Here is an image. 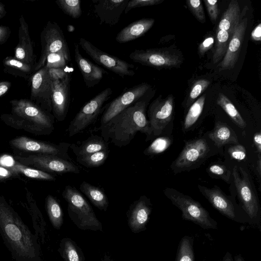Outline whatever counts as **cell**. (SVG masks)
Wrapping results in <instances>:
<instances>
[{
  "mask_svg": "<svg viewBox=\"0 0 261 261\" xmlns=\"http://www.w3.org/2000/svg\"><path fill=\"white\" fill-rule=\"evenodd\" d=\"M0 233L5 245L16 261H40L36 237L1 197Z\"/></svg>",
  "mask_w": 261,
  "mask_h": 261,
  "instance_id": "cell-1",
  "label": "cell"
},
{
  "mask_svg": "<svg viewBox=\"0 0 261 261\" xmlns=\"http://www.w3.org/2000/svg\"><path fill=\"white\" fill-rule=\"evenodd\" d=\"M145 95L100 126L101 137L105 141H110L120 147L128 145L138 132L146 135V140L152 137L146 115L147 101Z\"/></svg>",
  "mask_w": 261,
  "mask_h": 261,
  "instance_id": "cell-2",
  "label": "cell"
},
{
  "mask_svg": "<svg viewBox=\"0 0 261 261\" xmlns=\"http://www.w3.org/2000/svg\"><path fill=\"white\" fill-rule=\"evenodd\" d=\"M11 114L2 115L8 125L23 128L37 134H49L54 130V119L32 101L26 99L10 101Z\"/></svg>",
  "mask_w": 261,
  "mask_h": 261,
  "instance_id": "cell-3",
  "label": "cell"
},
{
  "mask_svg": "<svg viewBox=\"0 0 261 261\" xmlns=\"http://www.w3.org/2000/svg\"><path fill=\"white\" fill-rule=\"evenodd\" d=\"M62 196L67 203L69 217L79 228L101 230L102 225L84 196L74 187L66 186Z\"/></svg>",
  "mask_w": 261,
  "mask_h": 261,
  "instance_id": "cell-4",
  "label": "cell"
},
{
  "mask_svg": "<svg viewBox=\"0 0 261 261\" xmlns=\"http://www.w3.org/2000/svg\"><path fill=\"white\" fill-rule=\"evenodd\" d=\"M217 148H218L211 140L205 138L187 141L182 150L171 164V169L176 174L196 168L208 158L217 153Z\"/></svg>",
  "mask_w": 261,
  "mask_h": 261,
  "instance_id": "cell-5",
  "label": "cell"
},
{
  "mask_svg": "<svg viewBox=\"0 0 261 261\" xmlns=\"http://www.w3.org/2000/svg\"><path fill=\"white\" fill-rule=\"evenodd\" d=\"M165 195L182 212V218L204 229H217V223L201 204L191 197L172 188H166Z\"/></svg>",
  "mask_w": 261,
  "mask_h": 261,
  "instance_id": "cell-6",
  "label": "cell"
},
{
  "mask_svg": "<svg viewBox=\"0 0 261 261\" xmlns=\"http://www.w3.org/2000/svg\"><path fill=\"white\" fill-rule=\"evenodd\" d=\"M112 93L111 88H107L81 108L69 123L67 132L70 137L84 130L96 120L105 109L103 105L110 98Z\"/></svg>",
  "mask_w": 261,
  "mask_h": 261,
  "instance_id": "cell-7",
  "label": "cell"
},
{
  "mask_svg": "<svg viewBox=\"0 0 261 261\" xmlns=\"http://www.w3.org/2000/svg\"><path fill=\"white\" fill-rule=\"evenodd\" d=\"M41 55L34 70L45 66L47 57L50 54L62 52L69 62L71 61L69 48L64 33L55 22L48 21L41 33Z\"/></svg>",
  "mask_w": 261,
  "mask_h": 261,
  "instance_id": "cell-8",
  "label": "cell"
},
{
  "mask_svg": "<svg viewBox=\"0 0 261 261\" xmlns=\"http://www.w3.org/2000/svg\"><path fill=\"white\" fill-rule=\"evenodd\" d=\"M79 45L95 63L121 77L124 78L126 76L135 75L134 65L102 51L86 39L81 38Z\"/></svg>",
  "mask_w": 261,
  "mask_h": 261,
  "instance_id": "cell-9",
  "label": "cell"
},
{
  "mask_svg": "<svg viewBox=\"0 0 261 261\" xmlns=\"http://www.w3.org/2000/svg\"><path fill=\"white\" fill-rule=\"evenodd\" d=\"M15 158L22 165L31 166L46 172L47 171L58 174H78L80 172L78 167L72 161L56 156L35 154L27 156H16Z\"/></svg>",
  "mask_w": 261,
  "mask_h": 261,
  "instance_id": "cell-10",
  "label": "cell"
},
{
  "mask_svg": "<svg viewBox=\"0 0 261 261\" xmlns=\"http://www.w3.org/2000/svg\"><path fill=\"white\" fill-rule=\"evenodd\" d=\"M150 89V85L142 83L124 89L118 96L105 106L101 118V125H105L123 110L139 100L147 93Z\"/></svg>",
  "mask_w": 261,
  "mask_h": 261,
  "instance_id": "cell-11",
  "label": "cell"
},
{
  "mask_svg": "<svg viewBox=\"0 0 261 261\" xmlns=\"http://www.w3.org/2000/svg\"><path fill=\"white\" fill-rule=\"evenodd\" d=\"M232 175L243 208L251 218L256 217L259 211V202L248 174L242 167L235 166Z\"/></svg>",
  "mask_w": 261,
  "mask_h": 261,
  "instance_id": "cell-12",
  "label": "cell"
},
{
  "mask_svg": "<svg viewBox=\"0 0 261 261\" xmlns=\"http://www.w3.org/2000/svg\"><path fill=\"white\" fill-rule=\"evenodd\" d=\"M10 144L14 148L20 150L36 153L37 154L56 156L72 161L68 152L70 144L67 142L55 144L21 136L11 140Z\"/></svg>",
  "mask_w": 261,
  "mask_h": 261,
  "instance_id": "cell-13",
  "label": "cell"
},
{
  "mask_svg": "<svg viewBox=\"0 0 261 261\" xmlns=\"http://www.w3.org/2000/svg\"><path fill=\"white\" fill-rule=\"evenodd\" d=\"M173 111V97L161 96L154 99L149 105L148 115L153 136L160 135L171 120Z\"/></svg>",
  "mask_w": 261,
  "mask_h": 261,
  "instance_id": "cell-14",
  "label": "cell"
},
{
  "mask_svg": "<svg viewBox=\"0 0 261 261\" xmlns=\"http://www.w3.org/2000/svg\"><path fill=\"white\" fill-rule=\"evenodd\" d=\"M51 86L52 81L45 66L32 77L30 100L49 113L52 112Z\"/></svg>",
  "mask_w": 261,
  "mask_h": 261,
  "instance_id": "cell-15",
  "label": "cell"
},
{
  "mask_svg": "<svg viewBox=\"0 0 261 261\" xmlns=\"http://www.w3.org/2000/svg\"><path fill=\"white\" fill-rule=\"evenodd\" d=\"M129 58L135 63L157 68L175 67L181 63L178 56L158 48L136 49Z\"/></svg>",
  "mask_w": 261,
  "mask_h": 261,
  "instance_id": "cell-16",
  "label": "cell"
},
{
  "mask_svg": "<svg viewBox=\"0 0 261 261\" xmlns=\"http://www.w3.org/2000/svg\"><path fill=\"white\" fill-rule=\"evenodd\" d=\"M71 73L61 80L52 81L51 106L54 117L59 121L65 120L70 100Z\"/></svg>",
  "mask_w": 261,
  "mask_h": 261,
  "instance_id": "cell-17",
  "label": "cell"
},
{
  "mask_svg": "<svg viewBox=\"0 0 261 261\" xmlns=\"http://www.w3.org/2000/svg\"><path fill=\"white\" fill-rule=\"evenodd\" d=\"M129 0H93L94 12L102 23L116 24Z\"/></svg>",
  "mask_w": 261,
  "mask_h": 261,
  "instance_id": "cell-18",
  "label": "cell"
},
{
  "mask_svg": "<svg viewBox=\"0 0 261 261\" xmlns=\"http://www.w3.org/2000/svg\"><path fill=\"white\" fill-rule=\"evenodd\" d=\"M151 212L150 200L145 196L132 203L127 213L128 223L132 231L139 232L145 229Z\"/></svg>",
  "mask_w": 261,
  "mask_h": 261,
  "instance_id": "cell-19",
  "label": "cell"
},
{
  "mask_svg": "<svg viewBox=\"0 0 261 261\" xmlns=\"http://www.w3.org/2000/svg\"><path fill=\"white\" fill-rule=\"evenodd\" d=\"M74 55L75 61L87 88H92L97 85L104 74H108L107 71L84 57L80 53L79 45L76 43L74 44Z\"/></svg>",
  "mask_w": 261,
  "mask_h": 261,
  "instance_id": "cell-20",
  "label": "cell"
},
{
  "mask_svg": "<svg viewBox=\"0 0 261 261\" xmlns=\"http://www.w3.org/2000/svg\"><path fill=\"white\" fill-rule=\"evenodd\" d=\"M247 25V18L239 23L229 41L223 59L220 64L221 69H229L234 67L237 62Z\"/></svg>",
  "mask_w": 261,
  "mask_h": 261,
  "instance_id": "cell-21",
  "label": "cell"
},
{
  "mask_svg": "<svg viewBox=\"0 0 261 261\" xmlns=\"http://www.w3.org/2000/svg\"><path fill=\"white\" fill-rule=\"evenodd\" d=\"M198 188L212 206L220 213L229 219H233L235 218L234 208L232 202L218 187L209 188L198 185Z\"/></svg>",
  "mask_w": 261,
  "mask_h": 261,
  "instance_id": "cell-22",
  "label": "cell"
},
{
  "mask_svg": "<svg viewBox=\"0 0 261 261\" xmlns=\"http://www.w3.org/2000/svg\"><path fill=\"white\" fill-rule=\"evenodd\" d=\"M18 38L14 58L32 65L34 58L33 43L30 37L28 24L22 15L19 18Z\"/></svg>",
  "mask_w": 261,
  "mask_h": 261,
  "instance_id": "cell-23",
  "label": "cell"
},
{
  "mask_svg": "<svg viewBox=\"0 0 261 261\" xmlns=\"http://www.w3.org/2000/svg\"><path fill=\"white\" fill-rule=\"evenodd\" d=\"M153 18H143L136 20L124 27L116 35V41L119 43H126L144 35L153 26Z\"/></svg>",
  "mask_w": 261,
  "mask_h": 261,
  "instance_id": "cell-24",
  "label": "cell"
},
{
  "mask_svg": "<svg viewBox=\"0 0 261 261\" xmlns=\"http://www.w3.org/2000/svg\"><path fill=\"white\" fill-rule=\"evenodd\" d=\"M208 139L218 148L226 144H239L237 136L232 128L220 121L216 123L212 131L208 134Z\"/></svg>",
  "mask_w": 261,
  "mask_h": 261,
  "instance_id": "cell-25",
  "label": "cell"
},
{
  "mask_svg": "<svg viewBox=\"0 0 261 261\" xmlns=\"http://www.w3.org/2000/svg\"><path fill=\"white\" fill-rule=\"evenodd\" d=\"M70 148L77 156H84L103 150H109V144L101 136L93 135L82 142L80 145L70 144Z\"/></svg>",
  "mask_w": 261,
  "mask_h": 261,
  "instance_id": "cell-26",
  "label": "cell"
},
{
  "mask_svg": "<svg viewBox=\"0 0 261 261\" xmlns=\"http://www.w3.org/2000/svg\"><path fill=\"white\" fill-rule=\"evenodd\" d=\"M240 18L239 3L236 0H232L223 13L217 30L225 31L232 35L241 21Z\"/></svg>",
  "mask_w": 261,
  "mask_h": 261,
  "instance_id": "cell-27",
  "label": "cell"
},
{
  "mask_svg": "<svg viewBox=\"0 0 261 261\" xmlns=\"http://www.w3.org/2000/svg\"><path fill=\"white\" fill-rule=\"evenodd\" d=\"M79 188L95 207L100 210L107 211L109 200L102 189L85 181H82Z\"/></svg>",
  "mask_w": 261,
  "mask_h": 261,
  "instance_id": "cell-28",
  "label": "cell"
},
{
  "mask_svg": "<svg viewBox=\"0 0 261 261\" xmlns=\"http://www.w3.org/2000/svg\"><path fill=\"white\" fill-rule=\"evenodd\" d=\"M217 103L222 108L237 126L242 129L246 127V123L245 121L226 95L222 93H219L217 99Z\"/></svg>",
  "mask_w": 261,
  "mask_h": 261,
  "instance_id": "cell-29",
  "label": "cell"
},
{
  "mask_svg": "<svg viewBox=\"0 0 261 261\" xmlns=\"http://www.w3.org/2000/svg\"><path fill=\"white\" fill-rule=\"evenodd\" d=\"M46 208L53 226L60 229L63 223V213L58 201L51 195H48L46 198Z\"/></svg>",
  "mask_w": 261,
  "mask_h": 261,
  "instance_id": "cell-30",
  "label": "cell"
},
{
  "mask_svg": "<svg viewBox=\"0 0 261 261\" xmlns=\"http://www.w3.org/2000/svg\"><path fill=\"white\" fill-rule=\"evenodd\" d=\"M16 174L21 173L25 176L32 178L54 181L56 180L55 176L47 172L37 169L32 168L20 164L18 162H16L12 166L9 167Z\"/></svg>",
  "mask_w": 261,
  "mask_h": 261,
  "instance_id": "cell-31",
  "label": "cell"
},
{
  "mask_svg": "<svg viewBox=\"0 0 261 261\" xmlns=\"http://www.w3.org/2000/svg\"><path fill=\"white\" fill-rule=\"evenodd\" d=\"M205 100V95L204 94L190 107L184 119L182 127L184 130H189L196 122L203 111Z\"/></svg>",
  "mask_w": 261,
  "mask_h": 261,
  "instance_id": "cell-32",
  "label": "cell"
},
{
  "mask_svg": "<svg viewBox=\"0 0 261 261\" xmlns=\"http://www.w3.org/2000/svg\"><path fill=\"white\" fill-rule=\"evenodd\" d=\"M232 36L227 31L217 30L216 47L213 56L214 64L218 63L225 56Z\"/></svg>",
  "mask_w": 261,
  "mask_h": 261,
  "instance_id": "cell-33",
  "label": "cell"
},
{
  "mask_svg": "<svg viewBox=\"0 0 261 261\" xmlns=\"http://www.w3.org/2000/svg\"><path fill=\"white\" fill-rule=\"evenodd\" d=\"M110 150H103L90 154L77 156L76 161L87 168H95L101 166L108 159Z\"/></svg>",
  "mask_w": 261,
  "mask_h": 261,
  "instance_id": "cell-34",
  "label": "cell"
},
{
  "mask_svg": "<svg viewBox=\"0 0 261 261\" xmlns=\"http://www.w3.org/2000/svg\"><path fill=\"white\" fill-rule=\"evenodd\" d=\"M60 253L65 261H83L79 250L69 239H64L60 243Z\"/></svg>",
  "mask_w": 261,
  "mask_h": 261,
  "instance_id": "cell-35",
  "label": "cell"
},
{
  "mask_svg": "<svg viewBox=\"0 0 261 261\" xmlns=\"http://www.w3.org/2000/svg\"><path fill=\"white\" fill-rule=\"evenodd\" d=\"M193 240L189 236L184 237L179 244L176 261H194Z\"/></svg>",
  "mask_w": 261,
  "mask_h": 261,
  "instance_id": "cell-36",
  "label": "cell"
},
{
  "mask_svg": "<svg viewBox=\"0 0 261 261\" xmlns=\"http://www.w3.org/2000/svg\"><path fill=\"white\" fill-rule=\"evenodd\" d=\"M56 3L65 14L72 18L77 19L82 15L80 0H57Z\"/></svg>",
  "mask_w": 261,
  "mask_h": 261,
  "instance_id": "cell-37",
  "label": "cell"
},
{
  "mask_svg": "<svg viewBox=\"0 0 261 261\" xmlns=\"http://www.w3.org/2000/svg\"><path fill=\"white\" fill-rule=\"evenodd\" d=\"M172 140L167 137H161L155 139L144 151L147 155L160 154L167 150L170 146Z\"/></svg>",
  "mask_w": 261,
  "mask_h": 261,
  "instance_id": "cell-38",
  "label": "cell"
},
{
  "mask_svg": "<svg viewBox=\"0 0 261 261\" xmlns=\"http://www.w3.org/2000/svg\"><path fill=\"white\" fill-rule=\"evenodd\" d=\"M206 171L212 177L222 179L227 183H229L231 175V171L226 166L221 164H213L210 166Z\"/></svg>",
  "mask_w": 261,
  "mask_h": 261,
  "instance_id": "cell-39",
  "label": "cell"
},
{
  "mask_svg": "<svg viewBox=\"0 0 261 261\" xmlns=\"http://www.w3.org/2000/svg\"><path fill=\"white\" fill-rule=\"evenodd\" d=\"M67 61L62 52L49 54L46 58L45 66L48 68H59L65 67Z\"/></svg>",
  "mask_w": 261,
  "mask_h": 261,
  "instance_id": "cell-40",
  "label": "cell"
},
{
  "mask_svg": "<svg viewBox=\"0 0 261 261\" xmlns=\"http://www.w3.org/2000/svg\"><path fill=\"white\" fill-rule=\"evenodd\" d=\"M187 5L195 17L201 22H204L205 16L202 2L200 0H189Z\"/></svg>",
  "mask_w": 261,
  "mask_h": 261,
  "instance_id": "cell-41",
  "label": "cell"
},
{
  "mask_svg": "<svg viewBox=\"0 0 261 261\" xmlns=\"http://www.w3.org/2000/svg\"><path fill=\"white\" fill-rule=\"evenodd\" d=\"M4 64L23 72L29 73L32 71L31 65L20 61L15 58L7 57L4 60Z\"/></svg>",
  "mask_w": 261,
  "mask_h": 261,
  "instance_id": "cell-42",
  "label": "cell"
},
{
  "mask_svg": "<svg viewBox=\"0 0 261 261\" xmlns=\"http://www.w3.org/2000/svg\"><path fill=\"white\" fill-rule=\"evenodd\" d=\"M210 84V81L206 79H200L193 85L189 94L191 100L197 98Z\"/></svg>",
  "mask_w": 261,
  "mask_h": 261,
  "instance_id": "cell-43",
  "label": "cell"
},
{
  "mask_svg": "<svg viewBox=\"0 0 261 261\" xmlns=\"http://www.w3.org/2000/svg\"><path fill=\"white\" fill-rule=\"evenodd\" d=\"M164 0H129L124 13L127 14L135 8L159 5Z\"/></svg>",
  "mask_w": 261,
  "mask_h": 261,
  "instance_id": "cell-44",
  "label": "cell"
},
{
  "mask_svg": "<svg viewBox=\"0 0 261 261\" xmlns=\"http://www.w3.org/2000/svg\"><path fill=\"white\" fill-rule=\"evenodd\" d=\"M228 152L231 158L239 161L245 160L246 157V149L241 144L230 146L228 149Z\"/></svg>",
  "mask_w": 261,
  "mask_h": 261,
  "instance_id": "cell-45",
  "label": "cell"
},
{
  "mask_svg": "<svg viewBox=\"0 0 261 261\" xmlns=\"http://www.w3.org/2000/svg\"><path fill=\"white\" fill-rule=\"evenodd\" d=\"M204 2L211 20L213 22L216 21L219 14L218 1L204 0Z\"/></svg>",
  "mask_w": 261,
  "mask_h": 261,
  "instance_id": "cell-46",
  "label": "cell"
},
{
  "mask_svg": "<svg viewBox=\"0 0 261 261\" xmlns=\"http://www.w3.org/2000/svg\"><path fill=\"white\" fill-rule=\"evenodd\" d=\"M48 72L51 81L63 80L70 73L68 71L65 70V67L49 68Z\"/></svg>",
  "mask_w": 261,
  "mask_h": 261,
  "instance_id": "cell-47",
  "label": "cell"
},
{
  "mask_svg": "<svg viewBox=\"0 0 261 261\" xmlns=\"http://www.w3.org/2000/svg\"><path fill=\"white\" fill-rule=\"evenodd\" d=\"M214 40L212 37H207L204 39L199 45L198 51L199 54L203 55L212 48L214 44Z\"/></svg>",
  "mask_w": 261,
  "mask_h": 261,
  "instance_id": "cell-48",
  "label": "cell"
},
{
  "mask_svg": "<svg viewBox=\"0 0 261 261\" xmlns=\"http://www.w3.org/2000/svg\"><path fill=\"white\" fill-rule=\"evenodd\" d=\"M16 173L10 168L0 165V181L14 176Z\"/></svg>",
  "mask_w": 261,
  "mask_h": 261,
  "instance_id": "cell-49",
  "label": "cell"
},
{
  "mask_svg": "<svg viewBox=\"0 0 261 261\" xmlns=\"http://www.w3.org/2000/svg\"><path fill=\"white\" fill-rule=\"evenodd\" d=\"M10 34V29L6 26L0 25V44L5 42Z\"/></svg>",
  "mask_w": 261,
  "mask_h": 261,
  "instance_id": "cell-50",
  "label": "cell"
},
{
  "mask_svg": "<svg viewBox=\"0 0 261 261\" xmlns=\"http://www.w3.org/2000/svg\"><path fill=\"white\" fill-rule=\"evenodd\" d=\"M251 38L256 41L261 40V23H259L253 30L251 34Z\"/></svg>",
  "mask_w": 261,
  "mask_h": 261,
  "instance_id": "cell-51",
  "label": "cell"
},
{
  "mask_svg": "<svg viewBox=\"0 0 261 261\" xmlns=\"http://www.w3.org/2000/svg\"><path fill=\"white\" fill-rule=\"evenodd\" d=\"M253 143L257 149L258 154L261 153V133L260 132H256L253 137Z\"/></svg>",
  "mask_w": 261,
  "mask_h": 261,
  "instance_id": "cell-52",
  "label": "cell"
},
{
  "mask_svg": "<svg viewBox=\"0 0 261 261\" xmlns=\"http://www.w3.org/2000/svg\"><path fill=\"white\" fill-rule=\"evenodd\" d=\"M11 83L8 81L0 82V97L5 94L9 89Z\"/></svg>",
  "mask_w": 261,
  "mask_h": 261,
  "instance_id": "cell-53",
  "label": "cell"
},
{
  "mask_svg": "<svg viewBox=\"0 0 261 261\" xmlns=\"http://www.w3.org/2000/svg\"><path fill=\"white\" fill-rule=\"evenodd\" d=\"M6 12L4 5L0 2V19L4 16Z\"/></svg>",
  "mask_w": 261,
  "mask_h": 261,
  "instance_id": "cell-54",
  "label": "cell"
},
{
  "mask_svg": "<svg viewBox=\"0 0 261 261\" xmlns=\"http://www.w3.org/2000/svg\"><path fill=\"white\" fill-rule=\"evenodd\" d=\"M258 161L257 164V171L260 176V170H261V158L260 154H258Z\"/></svg>",
  "mask_w": 261,
  "mask_h": 261,
  "instance_id": "cell-55",
  "label": "cell"
},
{
  "mask_svg": "<svg viewBox=\"0 0 261 261\" xmlns=\"http://www.w3.org/2000/svg\"><path fill=\"white\" fill-rule=\"evenodd\" d=\"M224 258V261H232L231 255L229 252H227Z\"/></svg>",
  "mask_w": 261,
  "mask_h": 261,
  "instance_id": "cell-56",
  "label": "cell"
},
{
  "mask_svg": "<svg viewBox=\"0 0 261 261\" xmlns=\"http://www.w3.org/2000/svg\"><path fill=\"white\" fill-rule=\"evenodd\" d=\"M235 261H244L240 255L236 256L234 258Z\"/></svg>",
  "mask_w": 261,
  "mask_h": 261,
  "instance_id": "cell-57",
  "label": "cell"
}]
</instances>
